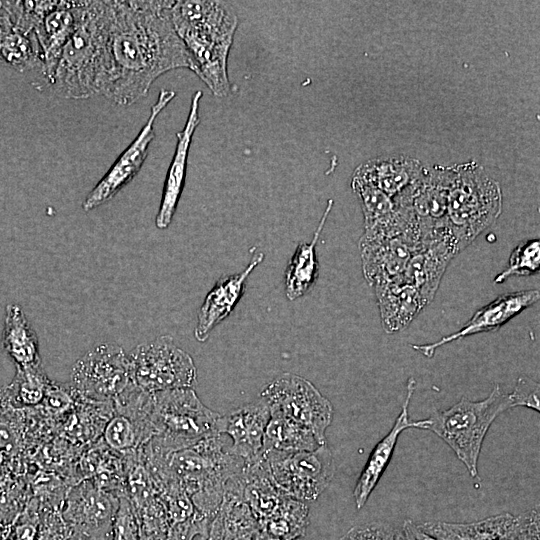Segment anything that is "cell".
Returning <instances> with one entry per match:
<instances>
[{
	"label": "cell",
	"mask_w": 540,
	"mask_h": 540,
	"mask_svg": "<svg viewBox=\"0 0 540 540\" xmlns=\"http://www.w3.org/2000/svg\"><path fill=\"white\" fill-rule=\"evenodd\" d=\"M132 382L128 355L113 343L95 346L71 371L73 390L80 397L96 402H112Z\"/></svg>",
	"instance_id": "cell-9"
},
{
	"label": "cell",
	"mask_w": 540,
	"mask_h": 540,
	"mask_svg": "<svg viewBox=\"0 0 540 540\" xmlns=\"http://www.w3.org/2000/svg\"><path fill=\"white\" fill-rule=\"evenodd\" d=\"M2 346L18 367L41 365L36 332L18 304L6 307Z\"/></svg>",
	"instance_id": "cell-26"
},
{
	"label": "cell",
	"mask_w": 540,
	"mask_h": 540,
	"mask_svg": "<svg viewBox=\"0 0 540 540\" xmlns=\"http://www.w3.org/2000/svg\"><path fill=\"white\" fill-rule=\"evenodd\" d=\"M418 243V237L408 232L362 235L359 250L367 283L375 287L403 277Z\"/></svg>",
	"instance_id": "cell-15"
},
{
	"label": "cell",
	"mask_w": 540,
	"mask_h": 540,
	"mask_svg": "<svg viewBox=\"0 0 540 540\" xmlns=\"http://www.w3.org/2000/svg\"><path fill=\"white\" fill-rule=\"evenodd\" d=\"M271 410L294 420L326 442L325 431L333 419L330 401L307 379L285 373L267 384L260 393Z\"/></svg>",
	"instance_id": "cell-10"
},
{
	"label": "cell",
	"mask_w": 540,
	"mask_h": 540,
	"mask_svg": "<svg viewBox=\"0 0 540 540\" xmlns=\"http://www.w3.org/2000/svg\"><path fill=\"white\" fill-rule=\"evenodd\" d=\"M324 444L326 442L308 428L270 409V419L263 437V452L312 451Z\"/></svg>",
	"instance_id": "cell-29"
},
{
	"label": "cell",
	"mask_w": 540,
	"mask_h": 540,
	"mask_svg": "<svg viewBox=\"0 0 540 540\" xmlns=\"http://www.w3.org/2000/svg\"><path fill=\"white\" fill-rule=\"evenodd\" d=\"M151 413L152 393L132 382L112 401V412L101 440L121 455L137 451L154 434Z\"/></svg>",
	"instance_id": "cell-11"
},
{
	"label": "cell",
	"mask_w": 540,
	"mask_h": 540,
	"mask_svg": "<svg viewBox=\"0 0 540 540\" xmlns=\"http://www.w3.org/2000/svg\"><path fill=\"white\" fill-rule=\"evenodd\" d=\"M339 540H402L401 530L385 522L352 527Z\"/></svg>",
	"instance_id": "cell-35"
},
{
	"label": "cell",
	"mask_w": 540,
	"mask_h": 540,
	"mask_svg": "<svg viewBox=\"0 0 540 540\" xmlns=\"http://www.w3.org/2000/svg\"><path fill=\"white\" fill-rule=\"evenodd\" d=\"M309 508L299 500L287 496L277 510L258 523L261 540L301 539L309 524Z\"/></svg>",
	"instance_id": "cell-30"
},
{
	"label": "cell",
	"mask_w": 540,
	"mask_h": 540,
	"mask_svg": "<svg viewBox=\"0 0 540 540\" xmlns=\"http://www.w3.org/2000/svg\"><path fill=\"white\" fill-rule=\"evenodd\" d=\"M515 407L510 393L494 384L490 395L481 401L467 397L446 410L436 411L426 418L424 430L435 433L465 465L471 477H478V460L484 438L503 412Z\"/></svg>",
	"instance_id": "cell-5"
},
{
	"label": "cell",
	"mask_w": 540,
	"mask_h": 540,
	"mask_svg": "<svg viewBox=\"0 0 540 540\" xmlns=\"http://www.w3.org/2000/svg\"><path fill=\"white\" fill-rule=\"evenodd\" d=\"M515 407L524 406L540 410V389L538 382L527 377H519L514 390L510 393Z\"/></svg>",
	"instance_id": "cell-37"
},
{
	"label": "cell",
	"mask_w": 540,
	"mask_h": 540,
	"mask_svg": "<svg viewBox=\"0 0 540 540\" xmlns=\"http://www.w3.org/2000/svg\"><path fill=\"white\" fill-rule=\"evenodd\" d=\"M423 168L414 158L398 156L369 160L357 167L354 174L396 200L415 185Z\"/></svg>",
	"instance_id": "cell-25"
},
{
	"label": "cell",
	"mask_w": 540,
	"mask_h": 540,
	"mask_svg": "<svg viewBox=\"0 0 540 540\" xmlns=\"http://www.w3.org/2000/svg\"><path fill=\"white\" fill-rule=\"evenodd\" d=\"M264 457L279 489L302 502L317 499L335 474L333 456L327 444L312 451L268 450Z\"/></svg>",
	"instance_id": "cell-8"
},
{
	"label": "cell",
	"mask_w": 540,
	"mask_h": 540,
	"mask_svg": "<svg viewBox=\"0 0 540 540\" xmlns=\"http://www.w3.org/2000/svg\"><path fill=\"white\" fill-rule=\"evenodd\" d=\"M110 17L111 1H85L80 22L47 84L56 95L79 100L102 93Z\"/></svg>",
	"instance_id": "cell-3"
},
{
	"label": "cell",
	"mask_w": 540,
	"mask_h": 540,
	"mask_svg": "<svg viewBox=\"0 0 540 540\" xmlns=\"http://www.w3.org/2000/svg\"><path fill=\"white\" fill-rule=\"evenodd\" d=\"M85 1H49L34 34L42 53L41 73L48 84L56 68L60 52L76 30Z\"/></svg>",
	"instance_id": "cell-19"
},
{
	"label": "cell",
	"mask_w": 540,
	"mask_h": 540,
	"mask_svg": "<svg viewBox=\"0 0 540 540\" xmlns=\"http://www.w3.org/2000/svg\"><path fill=\"white\" fill-rule=\"evenodd\" d=\"M110 540H141L140 528L133 506L126 496L119 497Z\"/></svg>",
	"instance_id": "cell-34"
},
{
	"label": "cell",
	"mask_w": 540,
	"mask_h": 540,
	"mask_svg": "<svg viewBox=\"0 0 540 540\" xmlns=\"http://www.w3.org/2000/svg\"><path fill=\"white\" fill-rule=\"evenodd\" d=\"M201 98L202 92L196 91L191 100L190 110L184 128L176 134L177 143L175 152L166 174L162 198L155 219L158 229H166L170 225L183 191L188 154L194 132L200 122L199 105Z\"/></svg>",
	"instance_id": "cell-22"
},
{
	"label": "cell",
	"mask_w": 540,
	"mask_h": 540,
	"mask_svg": "<svg viewBox=\"0 0 540 540\" xmlns=\"http://www.w3.org/2000/svg\"><path fill=\"white\" fill-rule=\"evenodd\" d=\"M119 497L97 487L91 480H81L68 490L60 507L69 535L91 540H110Z\"/></svg>",
	"instance_id": "cell-12"
},
{
	"label": "cell",
	"mask_w": 540,
	"mask_h": 540,
	"mask_svg": "<svg viewBox=\"0 0 540 540\" xmlns=\"http://www.w3.org/2000/svg\"><path fill=\"white\" fill-rule=\"evenodd\" d=\"M67 540H91L82 536L70 534Z\"/></svg>",
	"instance_id": "cell-40"
},
{
	"label": "cell",
	"mask_w": 540,
	"mask_h": 540,
	"mask_svg": "<svg viewBox=\"0 0 540 540\" xmlns=\"http://www.w3.org/2000/svg\"><path fill=\"white\" fill-rule=\"evenodd\" d=\"M172 22L179 37L203 35L234 38L238 18L221 1H174Z\"/></svg>",
	"instance_id": "cell-20"
},
{
	"label": "cell",
	"mask_w": 540,
	"mask_h": 540,
	"mask_svg": "<svg viewBox=\"0 0 540 540\" xmlns=\"http://www.w3.org/2000/svg\"><path fill=\"white\" fill-rule=\"evenodd\" d=\"M499 183L475 162L452 166L447 195V225L462 251L502 212Z\"/></svg>",
	"instance_id": "cell-4"
},
{
	"label": "cell",
	"mask_w": 540,
	"mask_h": 540,
	"mask_svg": "<svg viewBox=\"0 0 540 540\" xmlns=\"http://www.w3.org/2000/svg\"><path fill=\"white\" fill-rule=\"evenodd\" d=\"M174 1H111L107 64L101 95L122 106L144 98L153 82L178 68L191 70L178 36Z\"/></svg>",
	"instance_id": "cell-1"
},
{
	"label": "cell",
	"mask_w": 540,
	"mask_h": 540,
	"mask_svg": "<svg viewBox=\"0 0 540 540\" xmlns=\"http://www.w3.org/2000/svg\"><path fill=\"white\" fill-rule=\"evenodd\" d=\"M402 540H437L425 531L412 520H405L402 529Z\"/></svg>",
	"instance_id": "cell-39"
},
{
	"label": "cell",
	"mask_w": 540,
	"mask_h": 540,
	"mask_svg": "<svg viewBox=\"0 0 540 540\" xmlns=\"http://www.w3.org/2000/svg\"><path fill=\"white\" fill-rule=\"evenodd\" d=\"M174 97L173 90H160L157 101L151 107L150 115L138 135L84 199L82 208L85 212L94 210L111 200L139 173L155 137V120Z\"/></svg>",
	"instance_id": "cell-13"
},
{
	"label": "cell",
	"mask_w": 540,
	"mask_h": 540,
	"mask_svg": "<svg viewBox=\"0 0 540 540\" xmlns=\"http://www.w3.org/2000/svg\"><path fill=\"white\" fill-rule=\"evenodd\" d=\"M50 380L41 365L18 367L11 384L4 390L12 404L21 407H37L44 399Z\"/></svg>",
	"instance_id": "cell-31"
},
{
	"label": "cell",
	"mask_w": 540,
	"mask_h": 540,
	"mask_svg": "<svg viewBox=\"0 0 540 540\" xmlns=\"http://www.w3.org/2000/svg\"><path fill=\"white\" fill-rule=\"evenodd\" d=\"M540 242L530 239L517 245L512 251L507 267L497 274L493 283L501 284L512 276H531L539 272Z\"/></svg>",
	"instance_id": "cell-32"
},
{
	"label": "cell",
	"mask_w": 540,
	"mask_h": 540,
	"mask_svg": "<svg viewBox=\"0 0 540 540\" xmlns=\"http://www.w3.org/2000/svg\"><path fill=\"white\" fill-rule=\"evenodd\" d=\"M222 435L216 432L166 456L146 458L143 464L158 491L174 482L190 497L196 510L215 517L226 482L245 466L241 458L230 453Z\"/></svg>",
	"instance_id": "cell-2"
},
{
	"label": "cell",
	"mask_w": 540,
	"mask_h": 540,
	"mask_svg": "<svg viewBox=\"0 0 540 540\" xmlns=\"http://www.w3.org/2000/svg\"><path fill=\"white\" fill-rule=\"evenodd\" d=\"M128 359L133 383L146 392L193 389L197 383L192 357L169 335L136 346Z\"/></svg>",
	"instance_id": "cell-7"
},
{
	"label": "cell",
	"mask_w": 540,
	"mask_h": 540,
	"mask_svg": "<svg viewBox=\"0 0 540 540\" xmlns=\"http://www.w3.org/2000/svg\"><path fill=\"white\" fill-rule=\"evenodd\" d=\"M373 288L382 327L388 334L407 328L428 305L419 291L403 277Z\"/></svg>",
	"instance_id": "cell-24"
},
{
	"label": "cell",
	"mask_w": 540,
	"mask_h": 540,
	"mask_svg": "<svg viewBox=\"0 0 540 540\" xmlns=\"http://www.w3.org/2000/svg\"><path fill=\"white\" fill-rule=\"evenodd\" d=\"M101 446L92 448L83 458V480H91L100 489L120 496L126 495L125 464L121 454Z\"/></svg>",
	"instance_id": "cell-28"
},
{
	"label": "cell",
	"mask_w": 540,
	"mask_h": 540,
	"mask_svg": "<svg viewBox=\"0 0 540 540\" xmlns=\"http://www.w3.org/2000/svg\"><path fill=\"white\" fill-rule=\"evenodd\" d=\"M416 381L410 377L407 381L406 395L401 412L390 431L376 444L355 484L353 497L357 509H361L378 484L389 464L400 434L408 428L423 429L425 419L413 421L409 418V404L415 391Z\"/></svg>",
	"instance_id": "cell-21"
},
{
	"label": "cell",
	"mask_w": 540,
	"mask_h": 540,
	"mask_svg": "<svg viewBox=\"0 0 540 540\" xmlns=\"http://www.w3.org/2000/svg\"><path fill=\"white\" fill-rule=\"evenodd\" d=\"M437 540H539V509L520 515L501 513L465 523L428 521L418 524Z\"/></svg>",
	"instance_id": "cell-14"
},
{
	"label": "cell",
	"mask_w": 540,
	"mask_h": 540,
	"mask_svg": "<svg viewBox=\"0 0 540 540\" xmlns=\"http://www.w3.org/2000/svg\"><path fill=\"white\" fill-rule=\"evenodd\" d=\"M2 453H1V449H0V466H1V462H2Z\"/></svg>",
	"instance_id": "cell-42"
},
{
	"label": "cell",
	"mask_w": 540,
	"mask_h": 540,
	"mask_svg": "<svg viewBox=\"0 0 540 540\" xmlns=\"http://www.w3.org/2000/svg\"><path fill=\"white\" fill-rule=\"evenodd\" d=\"M219 415L206 407L191 388L152 393L154 434L144 446L162 455L190 447L217 432Z\"/></svg>",
	"instance_id": "cell-6"
},
{
	"label": "cell",
	"mask_w": 540,
	"mask_h": 540,
	"mask_svg": "<svg viewBox=\"0 0 540 540\" xmlns=\"http://www.w3.org/2000/svg\"><path fill=\"white\" fill-rule=\"evenodd\" d=\"M459 252L450 232L422 240L408 261L403 279L413 285L429 304L448 265Z\"/></svg>",
	"instance_id": "cell-18"
},
{
	"label": "cell",
	"mask_w": 540,
	"mask_h": 540,
	"mask_svg": "<svg viewBox=\"0 0 540 540\" xmlns=\"http://www.w3.org/2000/svg\"><path fill=\"white\" fill-rule=\"evenodd\" d=\"M15 31L10 1H0V45Z\"/></svg>",
	"instance_id": "cell-38"
},
{
	"label": "cell",
	"mask_w": 540,
	"mask_h": 540,
	"mask_svg": "<svg viewBox=\"0 0 540 540\" xmlns=\"http://www.w3.org/2000/svg\"><path fill=\"white\" fill-rule=\"evenodd\" d=\"M330 199L322 215L319 225L309 243H301L291 257L285 272V292L289 300H295L307 293L319 275V264L316 255V244L332 208Z\"/></svg>",
	"instance_id": "cell-27"
},
{
	"label": "cell",
	"mask_w": 540,
	"mask_h": 540,
	"mask_svg": "<svg viewBox=\"0 0 540 540\" xmlns=\"http://www.w3.org/2000/svg\"><path fill=\"white\" fill-rule=\"evenodd\" d=\"M269 419V405L260 398L255 402L219 415L216 430L231 438L230 453L248 464L264 455L263 437Z\"/></svg>",
	"instance_id": "cell-17"
},
{
	"label": "cell",
	"mask_w": 540,
	"mask_h": 540,
	"mask_svg": "<svg viewBox=\"0 0 540 540\" xmlns=\"http://www.w3.org/2000/svg\"><path fill=\"white\" fill-rule=\"evenodd\" d=\"M539 290H521L498 296L480 308L458 331L428 344L412 345V348L427 358L434 356L437 349L461 338L478 333L492 332L538 302Z\"/></svg>",
	"instance_id": "cell-16"
},
{
	"label": "cell",
	"mask_w": 540,
	"mask_h": 540,
	"mask_svg": "<svg viewBox=\"0 0 540 540\" xmlns=\"http://www.w3.org/2000/svg\"><path fill=\"white\" fill-rule=\"evenodd\" d=\"M41 519V506L32 498L8 526L4 540H35Z\"/></svg>",
	"instance_id": "cell-33"
},
{
	"label": "cell",
	"mask_w": 540,
	"mask_h": 540,
	"mask_svg": "<svg viewBox=\"0 0 540 540\" xmlns=\"http://www.w3.org/2000/svg\"><path fill=\"white\" fill-rule=\"evenodd\" d=\"M263 259V253L254 254L242 272L221 278L208 292L198 312L194 330L199 342L206 341L214 327L233 311L244 292L249 274Z\"/></svg>",
	"instance_id": "cell-23"
},
{
	"label": "cell",
	"mask_w": 540,
	"mask_h": 540,
	"mask_svg": "<svg viewBox=\"0 0 540 540\" xmlns=\"http://www.w3.org/2000/svg\"><path fill=\"white\" fill-rule=\"evenodd\" d=\"M3 395H4V390L0 389V401H1L2 398H3Z\"/></svg>",
	"instance_id": "cell-41"
},
{
	"label": "cell",
	"mask_w": 540,
	"mask_h": 540,
	"mask_svg": "<svg viewBox=\"0 0 540 540\" xmlns=\"http://www.w3.org/2000/svg\"><path fill=\"white\" fill-rule=\"evenodd\" d=\"M69 530L59 510H41L38 534L35 540H67Z\"/></svg>",
	"instance_id": "cell-36"
}]
</instances>
